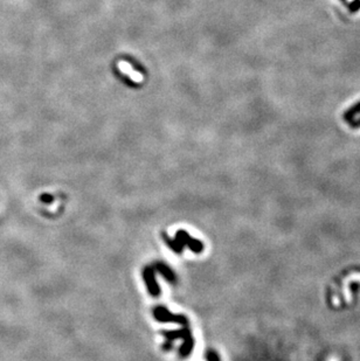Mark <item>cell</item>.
I'll return each mask as SVG.
<instances>
[{"label":"cell","instance_id":"obj_1","mask_svg":"<svg viewBox=\"0 0 360 361\" xmlns=\"http://www.w3.org/2000/svg\"><path fill=\"white\" fill-rule=\"evenodd\" d=\"M161 334L165 337V343L162 344V350L164 351H171L173 348V341L177 339H183V345L179 347V356L180 358H187L190 357L191 352H192L194 347V339L192 337V332H191L189 326H184L179 328V330L173 331H162Z\"/></svg>","mask_w":360,"mask_h":361},{"label":"cell","instance_id":"obj_2","mask_svg":"<svg viewBox=\"0 0 360 361\" xmlns=\"http://www.w3.org/2000/svg\"><path fill=\"white\" fill-rule=\"evenodd\" d=\"M152 314L156 321L160 322H177V324L187 326L189 325V319L184 315H176L172 314L164 305H157L152 310Z\"/></svg>","mask_w":360,"mask_h":361},{"label":"cell","instance_id":"obj_3","mask_svg":"<svg viewBox=\"0 0 360 361\" xmlns=\"http://www.w3.org/2000/svg\"><path fill=\"white\" fill-rule=\"evenodd\" d=\"M155 273H156V270L152 266L145 267L144 270H143V280H144L150 295L154 296V297H159L161 293V290L158 285L157 281H156Z\"/></svg>","mask_w":360,"mask_h":361},{"label":"cell","instance_id":"obj_4","mask_svg":"<svg viewBox=\"0 0 360 361\" xmlns=\"http://www.w3.org/2000/svg\"><path fill=\"white\" fill-rule=\"evenodd\" d=\"M176 238L179 240L181 243L184 244V247L185 245H187V247H190L191 250H192L193 252H196V254H200V252H202V250H203L202 242L200 241V240L192 238V236H191L186 231H184V229H180V231L177 232Z\"/></svg>","mask_w":360,"mask_h":361},{"label":"cell","instance_id":"obj_5","mask_svg":"<svg viewBox=\"0 0 360 361\" xmlns=\"http://www.w3.org/2000/svg\"><path fill=\"white\" fill-rule=\"evenodd\" d=\"M119 69L123 73L124 75H126L131 81L135 83H142L144 81V76L142 75V73L137 72L132 68V66L130 65L129 62L126 61H120L119 62Z\"/></svg>","mask_w":360,"mask_h":361},{"label":"cell","instance_id":"obj_6","mask_svg":"<svg viewBox=\"0 0 360 361\" xmlns=\"http://www.w3.org/2000/svg\"><path fill=\"white\" fill-rule=\"evenodd\" d=\"M152 267L155 268L156 271H158L159 274H161L162 277H164L167 282L176 283V281H177L176 274H174L173 270H172L168 266H166V264L162 263V262H156Z\"/></svg>","mask_w":360,"mask_h":361},{"label":"cell","instance_id":"obj_7","mask_svg":"<svg viewBox=\"0 0 360 361\" xmlns=\"http://www.w3.org/2000/svg\"><path fill=\"white\" fill-rule=\"evenodd\" d=\"M162 239H164L165 243L168 245V248L172 249V251H174L176 254H181L184 250V244L178 240L177 238L171 239L168 238V235L166 233H162Z\"/></svg>","mask_w":360,"mask_h":361},{"label":"cell","instance_id":"obj_8","mask_svg":"<svg viewBox=\"0 0 360 361\" xmlns=\"http://www.w3.org/2000/svg\"><path fill=\"white\" fill-rule=\"evenodd\" d=\"M205 358H206L207 361H220L218 354H216L214 351H212V350L207 351L206 354H205Z\"/></svg>","mask_w":360,"mask_h":361},{"label":"cell","instance_id":"obj_9","mask_svg":"<svg viewBox=\"0 0 360 361\" xmlns=\"http://www.w3.org/2000/svg\"><path fill=\"white\" fill-rule=\"evenodd\" d=\"M40 200L42 201V202H44V203H50V202H53L54 198H53V196H50V194L44 193V194H42V196L40 197Z\"/></svg>","mask_w":360,"mask_h":361}]
</instances>
